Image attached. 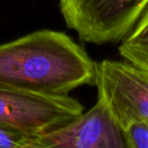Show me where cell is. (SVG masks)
Segmentation results:
<instances>
[{"instance_id": "obj_2", "label": "cell", "mask_w": 148, "mask_h": 148, "mask_svg": "<svg viewBox=\"0 0 148 148\" xmlns=\"http://www.w3.org/2000/svg\"><path fill=\"white\" fill-rule=\"evenodd\" d=\"M63 18L79 39L95 45L122 42L148 0H59Z\"/></svg>"}, {"instance_id": "obj_4", "label": "cell", "mask_w": 148, "mask_h": 148, "mask_svg": "<svg viewBox=\"0 0 148 148\" xmlns=\"http://www.w3.org/2000/svg\"><path fill=\"white\" fill-rule=\"evenodd\" d=\"M97 99L108 107L119 125L131 121L148 123V73L127 61L97 63Z\"/></svg>"}, {"instance_id": "obj_6", "label": "cell", "mask_w": 148, "mask_h": 148, "mask_svg": "<svg viewBox=\"0 0 148 148\" xmlns=\"http://www.w3.org/2000/svg\"><path fill=\"white\" fill-rule=\"evenodd\" d=\"M121 57L148 73V6L119 47Z\"/></svg>"}, {"instance_id": "obj_5", "label": "cell", "mask_w": 148, "mask_h": 148, "mask_svg": "<svg viewBox=\"0 0 148 148\" xmlns=\"http://www.w3.org/2000/svg\"><path fill=\"white\" fill-rule=\"evenodd\" d=\"M29 148H128L122 127L97 99L86 113L60 128L34 135Z\"/></svg>"}, {"instance_id": "obj_7", "label": "cell", "mask_w": 148, "mask_h": 148, "mask_svg": "<svg viewBox=\"0 0 148 148\" xmlns=\"http://www.w3.org/2000/svg\"><path fill=\"white\" fill-rule=\"evenodd\" d=\"M128 148H148V123L131 121L122 126Z\"/></svg>"}, {"instance_id": "obj_8", "label": "cell", "mask_w": 148, "mask_h": 148, "mask_svg": "<svg viewBox=\"0 0 148 148\" xmlns=\"http://www.w3.org/2000/svg\"><path fill=\"white\" fill-rule=\"evenodd\" d=\"M34 135L0 124V148H29Z\"/></svg>"}, {"instance_id": "obj_1", "label": "cell", "mask_w": 148, "mask_h": 148, "mask_svg": "<svg viewBox=\"0 0 148 148\" xmlns=\"http://www.w3.org/2000/svg\"><path fill=\"white\" fill-rule=\"evenodd\" d=\"M97 63L61 32L43 29L0 45V84L46 95H67L95 84Z\"/></svg>"}, {"instance_id": "obj_3", "label": "cell", "mask_w": 148, "mask_h": 148, "mask_svg": "<svg viewBox=\"0 0 148 148\" xmlns=\"http://www.w3.org/2000/svg\"><path fill=\"white\" fill-rule=\"evenodd\" d=\"M83 106L67 95H46L0 84V124L41 135L70 123Z\"/></svg>"}]
</instances>
